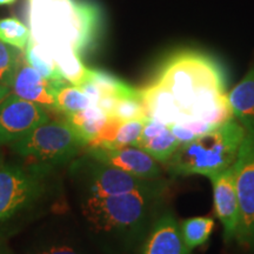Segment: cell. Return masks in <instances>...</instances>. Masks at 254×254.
<instances>
[{
  "mask_svg": "<svg viewBox=\"0 0 254 254\" xmlns=\"http://www.w3.org/2000/svg\"><path fill=\"white\" fill-rule=\"evenodd\" d=\"M4 163H5V154H4V152H2L1 147H0V166H1Z\"/></svg>",
  "mask_w": 254,
  "mask_h": 254,
  "instance_id": "83f0119b",
  "label": "cell"
},
{
  "mask_svg": "<svg viewBox=\"0 0 254 254\" xmlns=\"http://www.w3.org/2000/svg\"><path fill=\"white\" fill-rule=\"evenodd\" d=\"M15 2V0H0V6L2 5H11Z\"/></svg>",
  "mask_w": 254,
  "mask_h": 254,
  "instance_id": "4316f807",
  "label": "cell"
},
{
  "mask_svg": "<svg viewBox=\"0 0 254 254\" xmlns=\"http://www.w3.org/2000/svg\"><path fill=\"white\" fill-rule=\"evenodd\" d=\"M110 119H114L117 122H131V120H146L145 106L142 104L141 93L136 97L122 98L117 100L116 106L111 113Z\"/></svg>",
  "mask_w": 254,
  "mask_h": 254,
  "instance_id": "603a6c76",
  "label": "cell"
},
{
  "mask_svg": "<svg viewBox=\"0 0 254 254\" xmlns=\"http://www.w3.org/2000/svg\"><path fill=\"white\" fill-rule=\"evenodd\" d=\"M145 120H131V122L118 123L112 138L106 144L118 146H136L144 129ZM101 144V142H100Z\"/></svg>",
  "mask_w": 254,
  "mask_h": 254,
  "instance_id": "cb8c5ba5",
  "label": "cell"
},
{
  "mask_svg": "<svg viewBox=\"0 0 254 254\" xmlns=\"http://www.w3.org/2000/svg\"><path fill=\"white\" fill-rule=\"evenodd\" d=\"M103 23L92 0H28L31 38L50 55L72 50L82 58L100 39Z\"/></svg>",
  "mask_w": 254,
  "mask_h": 254,
  "instance_id": "277c9868",
  "label": "cell"
},
{
  "mask_svg": "<svg viewBox=\"0 0 254 254\" xmlns=\"http://www.w3.org/2000/svg\"><path fill=\"white\" fill-rule=\"evenodd\" d=\"M0 254H15L11 241L0 238Z\"/></svg>",
  "mask_w": 254,
  "mask_h": 254,
  "instance_id": "d4e9b609",
  "label": "cell"
},
{
  "mask_svg": "<svg viewBox=\"0 0 254 254\" xmlns=\"http://www.w3.org/2000/svg\"><path fill=\"white\" fill-rule=\"evenodd\" d=\"M9 93H11V88L5 86L4 84H1V82H0V103H1V101L4 100Z\"/></svg>",
  "mask_w": 254,
  "mask_h": 254,
  "instance_id": "484cf974",
  "label": "cell"
},
{
  "mask_svg": "<svg viewBox=\"0 0 254 254\" xmlns=\"http://www.w3.org/2000/svg\"><path fill=\"white\" fill-rule=\"evenodd\" d=\"M170 184L147 190L92 199L71 206L82 226L105 254L131 252L160 215Z\"/></svg>",
  "mask_w": 254,
  "mask_h": 254,
  "instance_id": "3957f363",
  "label": "cell"
},
{
  "mask_svg": "<svg viewBox=\"0 0 254 254\" xmlns=\"http://www.w3.org/2000/svg\"><path fill=\"white\" fill-rule=\"evenodd\" d=\"M227 97L236 118L254 123V67L228 92Z\"/></svg>",
  "mask_w": 254,
  "mask_h": 254,
  "instance_id": "e0dca14e",
  "label": "cell"
},
{
  "mask_svg": "<svg viewBox=\"0 0 254 254\" xmlns=\"http://www.w3.org/2000/svg\"><path fill=\"white\" fill-rule=\"evenodd\" d=\"M179 226L184 243L192 251L204 245L209 239L214 228V219L211 217L189 218L180 222Z\"/></svg>",
  "mask_w": 254,
  "mask_h": 254,
  "instance_id": "ffe728a7",
  "label": "cell"
},
{
  "mask_svg": "<svg viewBox=\"0 0 254 254\" xmlns=\"http://www.w3.org/2000/svg\"><path fill=\"white\" fill-rule=\"evenodd\" d=\"M66 120L85 141L86 146H90L99 139L104 128L110 122V117L99 106L91 105L80 112L66 116Z\"/></svg>",
  "mask_w": 254,
  "mask_h": 254,
  "instance_id": "2e32d148",
  "label": "cell"
},
{
  "mask_svg": "<svg viewBox=\"0 0 254 254\" xmlns=\"http://www.w3.org/2000/svg\"><path fill=\"white\" fill-rule=\"evenodd\" d=\"M8 147L15 158L26 163L65 170L87 146L67 120L50 119Z\"/></svg>",
  "mask_w": 254,
  "mask_h": 254,
  "instance_id": "ba28073f",
  "label": "cell"
},
{
  "mask_svg": "<svg viewBox=\"0 0 254 254\" xmlns=\"http://www.w3.org/2000/svg\"><path fill=\"white\" fill-rule=\"evenodd\" d=\"M31 39V30L17 18L0 20V40L24 51Z\"/></svg>",
  "mask_w": 254,
  "mask_h": 254,
  "instance_id": "44dd1931",
  "label": "cell"
},
{
  "mask_svg": "<svg viewBox=\"0 0 254 254\" xmlns=\"http://www.w3.org/2000/svg\"><path fill=\"white\" fill-rule=\"evenodd\" d=\"M245 127L236 164V187L240 220L236 240L240 246L254 249V123L240 120Z\"/></svg>",
  "mask_w": 254,
  "mask_h": 254,
  "instance_id": "9c48e42d",
  "label": "cell"
},
{
  "mask_svg": "<svg viewBox=\"0 0 254 254\" xmlns=\"http://www.w3.org/2000/svg\"><path fill=\"white\" fill-rule=\"evenodd\" d=\"M64 178L69 207L92 199L168 185L165 178L145 179L133 176L91 157L86 151L65 168Z\"/></svg>",
  "mask_w": 254,
  "mask_h": 254,
  "instance_id": "8992f818",
  "label": "cell"
},
{
  "mask_svg": "<svg viewBox=\"0 0 254 254\" xmlns=\"http://www.w3.org/2000/svg\"><path fill=\"white\" fill-rule=\"evenodd\" d=\"M11 93L21 99L40 105L46 110H56L53 82L44 78L23 57L15 72Z\"/></svg>",
  "mask_w": 254,
  "mask_h": 254,
  "instance_id": "5bb4252c",
  "label": "cell"
},
{
  "mask_svg": "<svg viewBox=\"0 0 254 254\" xmlns=\"http://www.w3.org/2000/svg\"><path fill=\"white\" fill-rule=\"evenodd\" d=\"M140 92L147 118L168 127L190 122L215 127L234 117L224 69L199 51L174 53Z\"/></svg>",
  "mask_w": 254,
  "mask_h": 254,
  "instance_id": "6da1fadb",
  "label": "cell"
},
{
  "mask_svg": "<svg viewBox=\"0 0 254 254\" xmlns=\"http://www.w3.org/2000/svg\"><path fill=\"white\" fill-rule=\"evenodd\" d=\"M24 58L32 67L39 72L47 80L52 82L65 81V78L63 77V74L57 67L55 60L52 59L50 53L32 38L28 41L26 49L24 50Z\"/></svg>",
  "mask_w": 254,
  "mask_h": 254,
  "instance_id": "d6986e66",
  "label": "cell"
},
{
  "mask_svg": "<svg viewBox=\"0 0 254 254\" xmlns=\"http://www.w3.org/2000/svg\"><path fill=\"white\" fill-rule=\"evenodd\" d=\"M53 94L56 100V110L65 116H72L92 105L90 98L80 87L66 80L53 82Z\"/></svg>",
  "mask_w": 254,
  "mask_h": 254,
  "instance_id": "ac0fdd59",
  "label": "cell"
},
{
  "mask_svg": "<svg viewBox=\"0 0 254 254\" xmlns=\"http://www.w3.org/2000/svg\"><path fill=\"white\" fill-rule=\"evenodd\" d=\"M140 254H190L172 212H163L153 222L142 241Z\"/></svg>",
  "mask_w": 254,
  "mask_h": 254,
  "instance_id": "4fadbf2b",
  "label": "cell"
},
{
  "mask_svg": "<svg viewBox=\"0 0 254 254\" xmlns=\"http://www.w3.org/2000/svg\"><path fill=\"white\" fill-rule=\"evenodd\" d=\"M24 51L0 40V82L11 88Z\"/></svg>",
  "mask_w": 254,
  "mask_h": 254,
  "instance_id": "7402d4cb",
  "label": "cell"
},
{
  "mask_svg": "<svg viewBox=\"0 0 254 254\" xmlns=\"http://www.w3.org/2000/svg\"><path fill=\"white\" fill-rule=\"evenodd\" d=\"M12 240L15 254H105L71 208L41 219Z\"/></svg>",
  "mask_w": 254,
  "mask_h": 254,
  "instance_id": "52a82bcc",
  "label": "cell"
},
{
  "mask_svg": "<svg viewBox=\"0 0 254 254\" xmlns=\"http://www.w3.org/2000/svg\"><path fill=\"white\" fill-rule=\"evenodd\" d=\"M85 151L91 157L133 176L145 179L164 178L163 165L138 146H118L101 142L88 146Z\"/></svg>",
  "mask_w": 254,
  "mask_h": 254,
  "instance_id": "8fae6325",
  "label": "cell"
},
{
  "mask_svg": "<svg viewBox=\"0 0 254 254\" xmlns=\"http://www.w3.org/2000/svg\"><path fill=\"white\" fill-rule=\"evenodd\" d=\"M136 146L152 155L158 163L164 165L177 151L180 142L174 136L170 127L157 120L147 118L145 120L144 129Z\"/></svg>",
  "mask_w": 254,
  "mask_h": 254,
  "instance_id": "9a60e30c",
  "label": "cell"
},
{
  "mask_svg": "<svg viewBox=\"0 0 254 254\" xmlns=\"http://www.w3.org/2000/svg\"><path fill=\"white\" fill-rule=\"evenodd\" d=\"M50 119L49 110L9 93L0 103V147L20 140Z\"/></svg>",
  "mask_w": 254,
  "mask_h": 254,
  "instance_id": "30bf717a",
  "label": "cell"
},
{
  "mask_svg": "<svg viewBox=\"0 0 254 254\" xmlns=\"http://www.w3.org/2000/svg\"><path fill=\"white\" fill-rule=\"evenodd\" d=\"M208 178L213 187L214 212L224 227V239L230 243L236 239L240 220L234 165L220 173L212 174Z\"/></svg>",
  "mask_w": 254,
  "mask_h": 254,
  "instance_id": "7c38bea8",
  "label": "cell"
},
{
  "mask_svg": "<svg viewBox=\"0 0 254 254\" xmlns=\"http://www.w3.org/2000/svg\"><path fill=\"white\" fill-rule=\"evenodd\" d=\"M245 135V127L236 117L211 131L182 144L163 165L173 177L205 176L220 173L236 164Z\"/></svg>",
  "mask_w": 254,
  "mask_h": 254,
  "instance_id": "5b68a950",
  "label": "cell"
},
{
  "mask_svg": "<svg viewBox=\"0 0 254 254\" xmlns=\"http://www.w3.org/2000/svg\"><path fill=\"white\" fill-rule=\"evenodd\" d=\"M65 170L15 158L0 166V238L11 241L50 214L69 209Z\"/></svg>",
  "mask_w": 254,
  "mask_h": 254,
  "instance_id": "7a4b0ae2",
  "label": "cell"
}]
</instances>
